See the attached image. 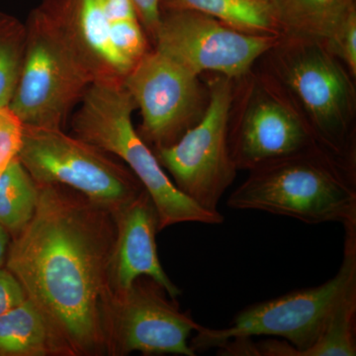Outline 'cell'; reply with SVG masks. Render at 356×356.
Returning a JSON list of instances; mask_svg holds the SVG:
<instances>
[{
    "label": "cell",
    "mask_w": 356,
    "mask_h": 356,
    "mask_svg": "<svg viewBox=\"0 0 356 356\" xmlns=\"http://www.w3.org/2000/svg\"><path fill=\"white\" fill-rule=\"evenodd\" d=\"M39 186L36 212L11 238L6 267L72 355H107L113 214L69 187Z\"/></svg>",
    "instance_id": "6da1fadb"
},
{
    "label": "cell",
    "mask_w": 356,
    "mask_h": 356,
    "mask_svg": "<svg viewBox=\"0 0 356 356\" xmlns=\"http://www.w3.org/2000/svg\"><path fill=\"white\" fill-rule=\"evenodd\" d=\"M286 95L317 144L356 165L355 77L321 42L281 36L257 62Z\"/></svg>",
    "instance_id": "7a4b0ae2"
},
{
    "label": "cell",
    "mask_w": 356,
    "mask_h": 356,
    "mask_svg": "<svg viewBox=\"0 0 356 356\" xmlns=\"http://www.w3.org/2000/svg\"><path fill=\"white\" fill-rule=\"evenodd\" d=\"M229 196L233 210H254L307 224L356 225V165L321 147L248 172Z\"/></svg>",
    "instance_id": "3957f363"
},
{
    "label": "cell",
    "mask_w": 356,
    "mask_h": 356,
    "mask_svg": "<svg viewBox=\"0 0 356 356\" xmlns=\"http://www.w3.org/2000/svg\"><path fill=\"white\" fill-rule=\"evenodd\" d=\"M135 110L137 106L123 83L95 81L72 116V133L128 166L156 206L159 232L181 222L222 224L221 213L204 209L175 186L134 127Z\"/></svg>",
    "instance_id": "277c9868"
},
{
    "label": "cell",
    "mask_w": 356,
    "mask_h": 356,
    "mask_svg": "<svg viewBox=\"0 0 356 356\" xmlns=\"http://www.w3.org/2000/svg\"><path fill=\"white\" fill-rule=\"evenodd\" d=\"M343 261L336 275L318 286L295 290L286 295L248 306L222 329L201 325L191 339L194 353L220 348L233 339L278 337L286 341H262L257 355L299 356L310 348L329 323L334 309L356 284V225L343 227Z\"/></svg>",
    "instance_id": "5b68a950"
},
{
    "label": "cell",
    "mask_w": 356,
    "mask_h": 356,
    "mask_svg": "<svg viewBox=\"0 0 356 356\" xmlns=\"http://www.w3.org/2000/svg\"><path fill=\"white\" fill-rule=\"evenodd\" d=\"M25 25L24 60L9 108L24 126L63 130L95 77L39 7Z\"/></svg>",
    "instance_id": "8992f818"
},
{
    "label": "cell",
    "mask_w": 356,
    "mask_h": 356,
    "mask_svg": "<svg viewBox=\"0 0 356 356\" xmlns=\"http://www.w3.org/2000/svg\"><path fill=\"white\" fill-rule=\"evenodd\" d=\"M65 134L62 129L24 126L17 158L39 185H62L114 213L144 186L125 163Z\"/></svg>",
    "instance_id": "52a82bcc"
},
{
    "label": "cell",
    "mask_w": 356,
    "mask_h": 356,
    "mask_svg": "<svg viewBox=\"0 0 356 356\" xmlns=\"http://www.w3.org/2000/svg\"><path fill=\"white\" fill-rule=\"evenodd\" d=\"M39 8L95 81L123 83L153 49L132 0H43Z\"/></svg>",
    "instance_id": "ba28073f"
},
{
    "label": "cell",
    "mask_w": 356,
    "mask_h": 356,
    "mask_svg": "<svg viewBox=\"0 0 356 356\" xmlns=\"http://www.w3.org/2000/svg\"><path fill=\"white\" fill-rule=\"evenodd\" d=\"M234 81L228 140L238 170L320 147L284 92L257 65Z\"/></svg>",
    "instance_id": "9c48e42d"
},
{
    "label": "cell",
    "mask_w": 356,
    "mask_h": 356,
    "mask_svg": "<svg viewBox=\"0 0 356 356\" xmlns=\"http://www.w3.org/2000/svg\"><path fill=\"white\" fill-rule=\"evenodd\" d=\"M202 76L209 91L202 118L172 146L153 151L184 195L205 210L219 212L220 201L238 172L228 140L235 81L221 74Z\"/></svg>",
    "instance_id": "30bf717a"
},
{
    "label": "cell",
    "mask_w": 356,
    "mask_h": 356,
    "mask_svg": "<svg viewBox=\"0 0 356 356\" xmlns=\"http://www.w3.org/2000/svg\"><path fill=\"white\" fill-rule=\"evenodd\" d=\"M140 109L138 131L152 149L172 146L202 118L209 91L202 76L152 49L123 81Z\"/></svg>",
    "instance_id": "8fae6325"
},
{
    "label": "cell",
    "mask_w": 356,
    "mask_h": 356,
    "mask_svg": "<svg viewBox=\"0 0 356 356\" xmlns=\"http://www.w3.org/2000/svg\"><path fill=\"white\" fill-rule=\"evenodd\" d=\"M280 37L238 31L194 11H163L152 46L197 76L235 81L254 69Z\"/></svg>",
    "instance_id": "7c38bea8"
},
{
    "label": "cell",
    "mask_w": 356,
    "mask_h": 356,
    "mask_svg": "<svg viewBox=\"0 0 356 356\" xmlns=\"http://www.w3.org/2000/svg\"><path fill=\"white\" fill-rule=\"evenodd\" d=\"M201 325L151 278H138L114 294L107 327V355L195 356L188 343Z\"/></svg>",
    "instance_id": "4fadbf2b"
},
{
    "label": "cell",
    "mask_w": 356,
    "mask_h": 356,
    "mask_svg": "<svg viewBox=\"0 0 356 356\" xmlns=\"http://www.w3.org/2000/svg\"><path fill=\"white\" fill-rule=\"evenodd\" d=\"M115 241L110 261L112 293L126 291L138 278L156 281L173 299L181 294L159 261L156 236L159 215L151 196L142 192L132 202L112 213Z\"/></svg>",
    "instance_id": "5bb4252c"
},
{
    "label": "cell",
    "mask_w": 356,
    "mask_h": 356,
    "mask_svg": "<svg viewBox=\"0 0 356 356\" xmlns=\"http://www.w3.org/2000/svg\"><path fill=\"white\" fill-rule=\"evenodd\" d=\"M0 356H74L38 307L26 299L0 316Z\"/></svg>",
    "instance_id": "9a60e30c"
},
{
    "label": "cell",
    "mask_w": 356,
    "mask_h": 356,
    "mask_svg": "<svg viewBox=\"0 0 356 356\" xmlns=\"http://www.w3.org/2000/svg\"><path fill=\"white\" fill-rule=\"evenodd\" d=\"M281 36L325 43L351 14L356 0H273Z\"/></svg>",
    "instance_id": "2e32d148"
},
{
    "label": "cell",
    "mask_w": 356,
    "mask_h": 356,
    "mask_svg": "<svg viewBox=\"0 0 356 356\" xmlns=\"http://www.w3.org/2000/svg\"><path fill=\"white\" fill-rule=\"evenodd\" d=\"M161 10L194 11L238 31L281 36L273 2L268 0H161Z\"/></svg>",
    "instance_id": "e0dca14e"
},
{
    "label": "cell",
    "mask_w": 356,
    "mask_h": 356,
    "mask_svg": "<svg viewBox=\"0 0 356 356\" xmlns=\"http://www.w3.org/2000/svg\"><path fill=\"white\" fill-rule=\"evenodd\" d=\"M39 188L18 158L0 172V226L11 238L20 233L34 216Z\"/></svg>",
    "instance_id": "ac0fdd59"
},
{
    "label": "cell",
    "mask_w": 356,
    "mask_h": 356,
    "mask_svg": "<svg viewBox=\"0 0 356 356\" xmlns=\"http://www.w3.org/2000/svg\"><path fill=\"white\" fill-rule=\"evenodd\" d=\"M356 284L344 294L318 341L299 356H355Z\"/></svg>",
    "instance_id": "d6986e66"
},
{
    "label": "cell",
    "mask_w": 356,
    "mask_h": 356,
    "mask_svg": "<svg viewBox=\"0 0 356 356\" xmlns=\"http://www.w3.org/2000/svg\"><path fill=\"white\" fill-rule=\"evenodd\" d=\"M26 25L10 14L0 11V106H8L24 60Z\"/></svg>",
    "instance_id": "ffe728a7"
},
{
    "label": "cell",
    "mask_w": 356,
    "mask_h": 356,
    "mask_svg": "<svg viewBox=\"0 0 356 356\" xmlns=\"http://www.w3.org/2000/svg\"><path fill=\"white\" fill-rule=\"evenodd\" d=\"M24 125L9 106H0V172L17 158Z\"/></svg>",
    "instance_id": "44dd1931"
},
{
    "label": "cell",
    "mask_w": 356,
    "mask_h": 356,
    "mask_svg": "<svg viewBox=\"0 0 356 356\" xmlns=\"http://www.w3.org/2000/svg\"><path fill=\"white\" fill-rule=\"evenodd\" d=\"M323 44L350 70L351 76L356 77V13Z\"/></svg>",
    "instance_id": "7402d4cb"
},
{
    "label": "cell",
    "mask_w": 356,
    "mask_h": 356,
    "mask_svg": "<svg viewBox=\"0 0 356 356\" xmlns=\"http://www.w3.org/2000/svg\"><path fill=\"white\" fill-rule=\"evenodd\" d=\"M27 299L24 289L6 267H0V316Z\"/></svg>",
    "instance_id": "603a6c76"
},
{
    "label": "cell",
    "mask_w": 356,
    "mask_h": 356,
    "mask_svg": "<svg viewBox=\"0 0 356 356\" xmlns=\"http://www.w3.org/2000/svg\"><path fill=\"white\" fill-rule=\"evenodd\" d=\"M132 2L152 44L161 22V0H132Z\"/></svg>",
    "instance_id": "cb8c5ba5"
},
{
    "label": "cell",
    "mask_w": 356,
    "mask_h": 356,
    "mask_svg": "<svg viewBox=\"0 0 356 356\" xmlns=\"http://www.w3.org/2000/svg\"><path fill=\"white\" fill-rule=\"evenodd\" d=\"M10 241L11 236L9 235L8 232L0 226V267L6 266Z\"/></svg>",
    "instance_id": "d4e9b609"
},
{
    "label": "cell",
    "mask_w": 356,
    "mask_h": 356,
    "mask_svg": "<svg viewBox=\"0 0 356 356\" xmlns=\"http://www.w3.org/2000/svg\"><path fill=\"white\" fill-rule=\"evenodd\" d=\"M268 1H271V2H273V0H268Z\"/></svg>",
    "instance_id": "484cf974"
}]
</instances>
